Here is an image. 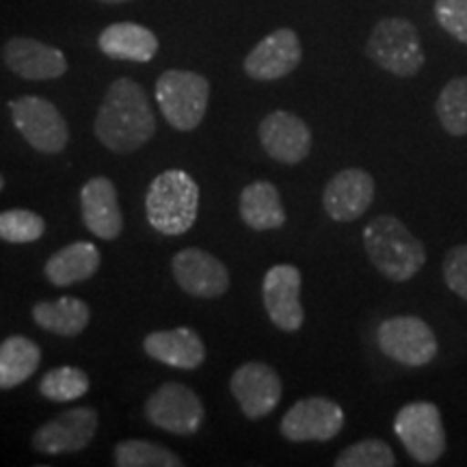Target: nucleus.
<instances>
[{
    "mask_svg": "<svg viewBox=\"0 0 467 467\" xmlns=\"http://www.w3.org/2000/svg\"><path fill=\"white\" fill-rule=\"evenodd\" d=\"M210 83L189 69H167L156 80V102L169 126L191 132L202 124L208 110Z\"/></svg>",
    "mask_w": 467,
    "mask_h": 467,
    "instance_id": "nucleus-5",
    "label": "nucleus"
},
{
    "mask_svg": "<svg viewBox=\"0 0 467 467\" xmlns=\"http://www.w3.org/2000/svg\"><path fill=\"white\" fill-rule=\"evenodd\" d=\"M98 46L104 55L117 61L148 63L159 52V37L137 22H115L100 33Z\"/></svg>",
    "mask_w": 467,
    "mask_h": 467,
    "instance_id": "nucleus-21",
    "label": "nucleus"
},
{
    "mask_svg": "<svg viewBox=\"0 0 467 467\" xmlns=\"http://www.w3.org/2000/svg\"><path fill=\"white\" fill-rule=\"evenodd\" d=\"M238 210H241L243 223L254 232L279 230L288 219L277 186L266 182V180H258V182L244 186Z\"/></svg>",
    "mask_w": 467,
    "mask_h": 467,
    "instance_id": "nucleus-23",
    "label": "nucleus"
},
{
    "mask_svg": "<svg viewBox=\"0 0 467 467\" xmlns=\"http://www.w3.org/2000/svg\"><path fill=\"white\" fill-rule=\"evenodd\" d=\"M102 255L93 243L78 241L55 251L44 266V275L57 288L87 282L100 268Z\"/></svg>",
    "mask_w": 467,
    "mask_h": 467,
    "instance_id": "nucleus-22",
    "label": "nucleus"
},
{
    "mask_svg": "<svg viewBox=\"0 0 467 467\" xmlns=\"http://www.w3.org/2000/svg\"><path fill=\"white\" fill-rule=\"evenodd\" d=\"M143 350L151 359L178 368V370L192 372L206 361V347H203L202 336L191 327L151 331L143 337Z\"/></svg>",
    "mask_w": 467,
    "mask_h": 467,
    "instance_id": "nucleus-20",
    "label": "nucleus"
},
{
    "mask_svg": "<svg viewBox=\"0 0 467 467\" xmlns=\"http://www.w3.org/2000/svg\"><path fill=\"white\" fill-rule=\"evenodd\" d=\"M303 58V46L299 35L292 28H277L266 35L254 50L244 57L243 69L249 78L260 80V83H271V80L285 78L299 67Z\"/></svg>",
    "mask_w": 467,
    "mask_h": 467,
    "instance_id": "nucleus-15",
    "label": "nucleus"
},
{
    "mask_svg": "<svg viewBox=\"0 0 467 467\" xmlns=\"http://www.w3.org/2000/svg\"><path fill=\"white\" fill-rule=\"evenodd\" d=\"M46 234V221L33 210H7L0 213V241L26 244L39 241Z\"/></svg>",
    "mask_w": 467,
    "mask_h": 467,
    "instance_id": "nucleus-30",
    "label": "nucleus"
},
{
    "mask_svg": "<svg viewBox=\"0 0 467 467\" xmlns=\"http://www.w3.org/2000/svg\"><path fill=\"white\" fill-rule=\"evenodd\" d=\"M5 189V178H3V175H0V191H3Z\"/></svg>",
    "mask_w": 467,
    "mask_h": 467,
    "instance_id": "nucleus-34",
    "label": "nucleus"
},
{
    "mask_svg": "<svg viewBox=\"0 0 467 467\" xmlns=\"http://www.w3.org/2000/svg\"><path fill=\"white\" fill-rule=\"evenodd\" d=\"M203 402L184 383H162L145 402V418L167 433L191 437L203 424Z\"/></svg>",
    "mask_w": 467,
    "mask_h": 467,
    "instance_id": "nucleus-9",
    "label": "nucleus"
},
{
    "mask_svg": "<svg viewBox=\"0 0 467 467\" xmlns=\"http://www.w3.org/2000/svg\"><path fill=\"white\" fill-rule=\"evenodd\" d=\"M258 134L266 154L282 165H299L312 151V130L290 110L268 113L260 121Z\"/></svg>",
    "mask_w": 467,
    "mask_h": 467,
    "instance_id": "nucleus-17",
    "label": "nucleus"
},
{
    "mask_svg": "<svg viewBox=\"0 0 467 467\" xmlns=\"http://www.w3.org/2000/svg\"><path fill=\"white\" fill-rule=\"evenodd\" d=\"M9 110L17 132L33 150L42 154H61L67 148V121L50 100L39 96H22L9 102Z\"/></svg>",
    "mask_w": 467,
    "mask_h": 467,
    "instance_id": "nucleus-7",
    "label": "nucleus"
},
{
    "mask_svg": "<svg viewBox=\"0 0 467 467\" xmlns=\"http://www.w3.org/2000/svg\"><path fill=\"white\" fill-rule=\"evenodd\" d=\"M42 364L39 344L25 336H11L0 344V389H14L31 379Z\"/></svg>",
    "mask_w": 467,
    "mask_h": 467,
    "instance_id": "nucleus-25",
    "label": "nucleus"
},
{
    "mask_svg": "<svg viewBox=\"0 0 467 467\" xmlns=\"http://www.w3.org/2000/svg\"><path fill=\"white\" fill-rule=\"evenodd\" d=\"M433 14L443 31L467 44V0H435Z\"/></svg>",
    "mask_w": 467,
    "mask_h": 467,
    "instance_id": "nucleus-31",
    "label": "nucleus"
},
{
    "mask_svg": "<svg viewBox=\"0 0 467 467\" xmlns=\"http://www.w3.org/2000/svg\"><path fill=\"white\" fill-rule=\"evenodd\" d=\"M396 454L388 441L383 440H361L350 443L337 454L336 467H394Z\"/></svg>",
    "mask_w": 467,
    "mask_h": 467,
    "instance_id": "nucleus-29",
    "label": "nucleus"
},
{
    "mask_svg": "<svg viewBox=\"0 0 467 467\" xmlns=\"http://www.w3.org/2000/svg\"><path fill=\"white\" fill-rule=\"evenodd\" d=\"M80 213L85 227L102 241H115L124 230L117 189L107 175H96L80 191Z\"/></svg>",
    "mask_w": 467,
    "mask_h": 467,
    "instance_id": "nucleus-19",
    "label": "nucleus"
},
{
    "mask_svg": "<svg viewBox=\"0 0 467 467\" xmlns=\"http://www.w3.org/2000/svg\"><path fill=\"white\" fill-rule=\"evenodd\" d=\"M171 271L175 284L197 299H219L230 288V273L223 262L203 249L178 251L171 260Z\"/></svg>",
    "mask_w": 467,
    "mask_h": 467,
    "instance_id": "nucleus-16",
    "label": "nucleus"
},
{
    "mask_svg": "<svg viewBox=\"0 0 467 467\" xmlns=\"http://www.w3.org/2000/svg\"><path fill=\"white\" fill-rule=\"evenodd\" d=\"M394 433L418 465H433L448 448L440 407L429 400L409 402L396 413Z\"/></svg>",
    "mask_w": 467,
    "mask_h": 467,
    "instance_id": "nucleus-6",
    "label": "nucleus"
},
{
    "mask_svg": "<svg viewBox=\"0 0 467 467\" xmlns=\"http://www.w3.org/2000/svg\"><path fill=\"white\" fill-rule=\"evenodd\" d=\"M344 429V411L336 400L309 396L296 400L282 418L279 431L288 441H331Z\"/></svg>",
    "mask_w": 467,
    "mask_h": 467,
    "instance_id": "nucleus-10",
    "label": "nucleus"
},
{
    "mask_svg": "<svg viewBox=\"0 0 467 467\" xmlns=\"http://www.w3.org/2000/svg\"><path fill=\"white\" fill-rule=\"evenodd\" d=\"M441 277L448 290L467 303V244H454L441 262Z\"/></svg>",
    "mask_w": 467,
    "mask_h": 467,
    "instance_id": "nucleus-32",
    "label": "nucleus"
},
{
    "mask_svg": "<svg viewBox=\"0 0 467 467\" xmlns=\"http://www.w3.org/2000/svg\"><path fill=\"white\" fill-rule=\"evenodd\" d=\"M230 392L241 405L244 418L262 420L275 411L284 394L282 379L265 361H247L230 379Z\"/></svg>",
    "mask_w": 467,
    "mask_h": 467,
    "instance_id": "nucleus-13",
    "label": "nucleus"
},
{
    "mask_svg": "<svg viewBox=\"0 0 467 467\" xmlns=\"http://www.w3.org/2000/svg\"><path fill=\"white\" fill-rule=\"evenodd\" d=\"M100 3H109V5H119V3H128V0H100Z\"/></svg>",
    "mask_w": 467,
    "mask_h": 467,
    "instance_id": "nucleus-33",
    "label": "nucleus"
},
{
    "mask_svg": "<svg viewBox=\"0 0 467 467\" xmlns=\"http://www.w3.org/2000/svg\"><path fill=\"white\" fill-rule=\"evenodd\" d=\"M366 55L375 66L399 78H413L426 63L418 28L407 17L379 20L366 42Z\"/></svg>",
    "mask_w": 467,
    "mask_h": 467,
    "instance_id": "nucleus-4",
    "label": "nucleus"
},
{
    "mask_svg": "<svg viewBox=\"0 0 467 467\" xmlns=\"http://www.w3.org/2000/svg\"><path fill=\"white\" fill-rule=\"evenodd\" d=\"M115 465L119 467H182L178 454L148 440H124L115 446Z\"/></svg>",
    "mask_w": 467,
    "mask_h": 467,
    "instance_id": "nucleus-27",
    "label": "nucleus"
},
{
    "mask_svg": "<svg viewBox=\"0 0 467 467\" xmlns=\"http://www.w3.org/2000/svg\"><path fill=\"white\" fill-rule=\"evenodd\" d=\"M200 186L184 169H167L156 175L145 195L150 225L165 236H182L195 225Z\"/></svg>",
    "mask_w": 467,
    "mask_h": 467,
    "instance_id": "nucleus-3",
    "label": "nucleus"
},
{
    "mask_svg": "<svg viewBox=\"0 0 467 467\" xmlns=\"http://www.w3.org/2000/svg\"><path fill=\"white\" fill-rule=\"evenodd\" d=\"M96 137L113 154H132L156 134L148 93L137 80L117 78L109 85L96 115Z\"/></svg>",
    "mask_w": 467,
    "mask_h": 467,
    "instance_id": "nucleus-1",
    "label": "nucleus"
},
{
    "mask_svg": "<svg viewBox=\"0 0 467 467\" xmlns=\"http://www.w3.org/2000/svg\"><path fill=\"white\" fill-rule=\"evenodd\" d=\"M3 61L25 80H55L67 72V58L61 50L31 37L9 39L3 48Z\"/></svg>",
    "mask_w": 467,
    "mask_h": 467,
    "instance_id": "nucleus-18",
    "label": "nucleus"
},
{
    "mask_svg": "<svg viewBox=\"0 0 467 467\" xmlns=\"http://www.w3.org/2000/svg\"><path fill=\"white\" fill-rule=\"evenodd\" d=\"M98 433V411L93 407H74L61 416L48 420L33 433V448L37 452L76 454L85 451Z\"/></svg>",
    "mask_w": 467,
    "mask_h": 467,
    "instance_id": "nucleus-11",
    "label": "nucleus"
},
{
    "mask_svg": "<svg viewBox=\"0 0 467 467\" xmlns=\"http://www.w3.org/2000/svg\"><path fill=\"white\" fill-rule=\"evenodd\" d=\"M377 195L375 178L359 167L337 171L323 191V208L336 223H350L368 213Z\"/></svg>",
    "mask_w": 467,
    "mask_h": 467,
    "instance_id": "nucleus-14",
    "label": "nucleus"
},
{
    "mask_svg": "<svg viewBox=\"0 0 467 467\" xmlns=\"http://www.w3.org/2000/svg\"><path fill=\"white\" fill-rule=\"evenodd\" d=\"M361 238L370 265L389 282L405 284L426 265L422 241L394 214L372 217L361 232Z\"/></svg>",
    "mask_w": 467,
    "mask_h": 467,
    "instance_id": "nucleus-2",
    "label": "nucleus"
},
{
    "mask_svg": "<svg viewBox=\"0 0 467 467\" xmlns=\"http://www.w3.org/2000/svg\"><path fill=\"white\" fill-rule=\"evenodd\" d=\"M437 119L451 137L467 134V76H457L443 85L435 102Z\"/></svg>",
    "mask_w": 467,
    "mask_h": 467,
    "instance_id": "nucleus-26",
    "label": "nucleus"
},
{
    "mask_svg": "<svg viewBox=\"0 0 467 467\" xmlns=\"http://www.w3.org/2000/svg\"><path fill=\"white\" fill-rule=\"evenodd\" d=\"M377 344L385 358L407 368L429 366L440 344L435 331L418 317H392L377 327Z\"/></svg>",
    "mask_w": 467,
    "mask_h": 467,
    "instance_id": "nucleus-8",
    "label": "nucleus"
},
{
    "mask_svg": "<svg viewBox=\"0 0 467 467\" xmlns=\"http://www.w3.org/2000/svg\"><path fill=\"white\" fill-rule=\"evenodd\" d=\"M301 271L295 265H275L266 271L262 282V301L271 323L285 334L303 327L306 312L301 306Z\"/></svg>",
    "mask_w": 467,
    "mask_h": 467,
    "instance_id": "nucleus-12",
    "label": "nucleus"
},
{
    "mask_svg": "<svg viewBox=\"0 0 467 467\" xmlns=\"http://www.w3.org/2000/svg\"><path fill=\"white\" fill-rule=\"evenodd\" d=\"M89 377L85 370L74 366L52 368L39 381V392L52 402H72L89 392Z\"/></svg>",
    "mask_w": 467,
    "mask_h": 467,
    "instance_id": "nucleus-28",
    "label": "nucleus"
},
{
    "mask_svg": "<svg viewBox=\"0 0 467 467\" xmlns=\"http://www.w3.org/2000/svg\"><path fill=\"white\" fill-rule=\"evenodd\" d=\"M33 320L39 329L58 337H76L87 329L91 309L76 296H61L55 301H39L33 307Z\"/></svg>",
    "mask_w": 467,
    "mask_h": 467,
    "instance_id": "nucleus-24",
    "label": "nucleus"
}]
</instances>
